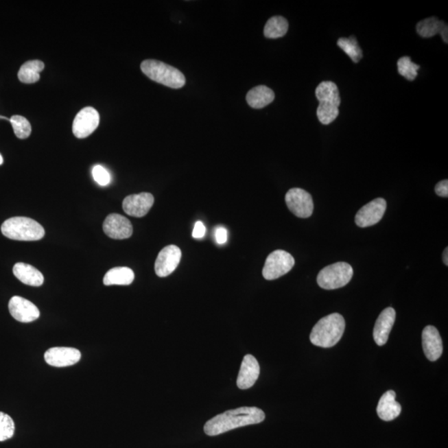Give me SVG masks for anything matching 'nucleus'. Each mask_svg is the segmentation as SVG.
I'll return each mask as SVG.
<instances>
[{
    "mask_svg": "<svg viewBox=\"0 0 448 448\" xmlns=\"http://www.w3.org/2000/svg\"><path fill=\"white\" fill-rule=\"evenodd\" d=\"M15 432L14 420L10 415L0 412V442L13 438Z\"/></svg>",
    "mask_w": 448,
    "mask_h": 448,
    "instance_id": "obj_30",
    "label": "nucleus"
},
{
    "mask_svg": "<svg viewBox=\"0 0 448 448\" xmlns=\"http://www.w3.org/2000/svg\"><path fill=\"white\" fill-rule=\"evenodd\" d=\"M275 93L267 86L261 85L249 91L246 97L248 104L255 109H261L274 101Z\"/></svg>",
    "mask_w": 448,
    "mask_h": 448,
    "instance_id": "obj_20",
    "label": "nucleus"
},
{
    "mask_svg": "<svg viewBox=\"0 0 448 448\" xmlns=\"http://www.w3.org/2000/svg\"><path fill=\"white\" fill-rule=\"evenodd\" d=\"M154 199L152 193H141L126 197L122 208L130 216L141 217L148 214L152 208Z\"/></svg>",
    "mask_w": 448,
    "mask_h": 448,
    "instance_id": "obj_14",
    "label": "nucleus"
},
{
    "mask_svg": "<svg viewBox=\"0 0 448 448\" xmlns=\"http://www.w3.org/2000/svg\"><path fill=\"white\" fill-rule=\"evenodd\" d=\"M443 263L446 266H448V249L446 248L443 252Z\"/></svg>",
    "mask_w": 448,
    "mask_h": 448,
    "instance_id": "obj_36",
    "label": "nucleus"
},
{
    "mask_svg": "<svg viewBox=\"0 0 448 448\" xmlns=\"http://www.w3.org/2000/svg\"><path fill=\"white\" fill-rule=\"evenodd\" d=\"M142 73L152 81L160 84L178 89L185 85V75L180 70L165 62L157 60H145L141 65Z\"/></svg>",
    "mask_w": 448,
    "mask_h": 448,
    "instance_id": "obj_4",
    "label": "nucleus"
},
{
    "mask_svg": "<svg viewBox=\"0 0 448 448\" xmlns=\"http://www.w3.org/2000/svg\"><path fill=\"white\" fill-rule=\"evenodd\" d=\"M264 412L257 407H241L215 416L205 423L204 430L209 436L227 433L236 428L253 425L265 420Z\"/></svg>",
    "mask_w": 448,
    "mask_h": 448,
    "instance_id": "obj_1",
    "label": "nucleus"
},
{
    "mask_svg": "<svg viewBox=\"0 0 448 448\" xmlns=\"http://www.w3.org/2000/svg\"><path fill=\"white\" fill-rule=\"evenodd\" d=\"M45 63L39 60L27 61L23 63L19 71V81L32 84L39 81L40 73L45 69Z\"/></svg>",
    "mask_w": 448,
    "mask_h": 448,
    "instance_id": "obj_23",
    "label": "nucleus"
},
{
    "mask_svg": "<svg viewBox=\"0 0 448 448\" xmlns=\"http://www.w3.org/2000/svg\"><path fill=\"white\" fill-rule=\"evenodd\" d=\"M102 228L106 235L113 239H129L133 233L132 224L130 220L117 213L107 216Z\"/></svg>",
    "mask_w": 448,
    "mask_h": 448,
    "instance_id": "obj_11",
    "label": "nucleus"
},
{
    "mask_svg": "<svg viewBox=\"0 0 448 448\" xmlns=\"http://www.w3.org/2000/svg\"><path fill=\"white\" fill-rule=\"evenodd\" d=\"M424 354L430 362H436L441 357L443 351V340L437 328L427 326L422 334Z\"/></svg>",
    "mask_w": 448,
    "mask_h": 448,
    "instance_id": "obj_16",
    "label": "nucleus"
},
{
    "mask_svg": "<svg viewBox=\"0 0 448 448\" xmlns=\"http://www.w3.org/2000/svg\"><path fill=\"white\" fill-rule=\"evenodd\" d=\"M447 25L445 22L440 21L437 18L431 17L418 22L416 30L422 38H432L440 34V32Z\"/></svg>",
    "mask_w": 448,
    "mask_h": 448,
    "instance_id": "obj_25",
    "label": "nucleus"
},
{
    "mask_svg": "<svg viewBox=\"0 0 448 448\" xmlns=\"http://www.w3.org/2000/svg\"><path fill=\"white\" fill-rule=\"evenodd\" d=\"M9 310L11 316L22 323L33 322L40 316V311L33 303L19 296L12 297L9 303Z\"/></svg>",
    "mask_w": 448,
    "mask_h": 448,
    "instance_id": "obj_12",
    "label": "nucleus"
},
{
    "mask_svg": "<svg viewBox=\"0 0 448 448\" xmlns=\"http://www.w3.org/2000/svg\"><path fill=\"white\" fill-rule=\"evenodd\" d=\"M285 200L289 210L296 217L307 219L312 215L314 204L311 194L306 190L291 189L285 194Z\"/></svg>",
    "mask_w": 448,
    "mask_h": 448,
    "instance_id": "obj_7",
    "label": "nucleus"
},
{
    "mask_svg": "<svg viewBox=\"0 0 448 448\" xmlns=\"http://www.w3.org/2000/svg\"><path fill=\"white\" fill-rule=\"evenodd\" d=\"M396 312L394 308L388 307L384 309L376 320L374 328L375 342L379 346L386 344L390 336V331L395 322Z\"/></svg>",
    "mask_w": 448,
    "mask_h": 448,
    "instance_id": "obj_17",
    "label": "nucleus"
},
{
    "mask_svg": "<svg viewBox=\"0 0 448 448\" xmlns=\"http://www.w3.org/2000/svg\"><path fill=\"white\" fill-rule=\"evenodd\" d=\"M260 375V366L252 355L244 356L237 379V386L240 390H248L255 386Z\"/></svg>",
    "mask_w": 448,
    "mask_h": 448,
    "instance_id": "obj_15",
    "label": "nucleus"
},
{
    "mask_svg": "<svg viewBox=\"0 0 448 448\" xmlns=\"http://www.w3.org/2000/svg\"><path fill=\"white\" fill-rule=\"evenodd\" d=\"M395 398V392L392 390L384 392L382 397L380 398L377 406V414L384 421H392L401 414V405L396 401Z\"/></svg>",
    "mask_w": 448,
    "mask_h": 448,
    "instance_id": "obj_18",
    "label": "nucleus"
},
{
    "mask_svg": "<svg viewBox=\"0 0 448 448\" xmlns=\"http://www.w3.org/2000/svg\"><path fill=\"white\" fill-rule=\"evenodd\" d=\"M81 352L71 347H54L45 355V362L51 366L62 368L73 366L81 359Z\"/></svg>",
    "mask_w": 448,
    "mask_h": 448,
    "instance_id": "obj_13",
    "label": "nucleus"
},
{
    "mask_svg": "<svg viewBox=\"0 0 448 448\" xmlns=\"http://www.w3.org/2000/svg\"><path fill=\"white\" fill-rule=\"evenodd\" d=\"M100 122V116L93 107H85L78 113L74 119L73 132L79 139L86 138L97 130Z\"/></svg>",
    "mask_w": 448,
    "mask_h": 448,
    "instance_id": "obj_8",
    "label": "nucleus"
},
{
    "mask_svg": "<svg viewBox=\"0 0 448 448\" xmlns=\"http://www.w3.org/2000/svg\"><path fill=\"white\" fill-rule=\"evenodd\" d=\"M288 22L281 16H274L266 23L264 35L268 38H279L283 37L288 30Z\"/></svg>",
    "mask_w": 448,
    "mask_h": 448,
    "instance_id": "obj_24",
    "label": "nucleus"
},
{
    "mask_svg": "<svg viewBox=\"0 0 448 448\" xmlns=\"http://www.w3.org/2000/svg\"><path fill=\"white\" fill-rule=\"evenodd\" d=\"M10 123L13 126L15 136L19 139L29 137L32 132V126L25 117L15 115L10 118Z\"/></svg>",
    "mask_w": 448,
    "mask_h": 448,
    "instance_id": "obj_29",
    "label": "nucleus"
},
{
    "mask_svg": "<svg viewBox=\"0 0 448 448\" xmlns=\"http://www.w3.org/2000/svg\"><path fill=\"white\" fill-rule=\"evenodd\" d=\"M340 49L346 53L351 60L355 63L359 62L363 58V51L359 47L358 41L355 36H351L350 38H342L337 42Z\"/></svg>",
    "mask_w": 448,
    "mask_h": 448,
    "instance_id": "obj_26",
    "label": "nucleus"
},
{
    "mask_svg": "<svg viewBox=\"0 0 448 448\" xmlns=\"http://www.w3.org/2000/svg\"><path fill=\"white\" fill-rule=\"evenodd\" d=\"M420 66L412 62L410 57L405 56L399 59V73L408 81H414L418 76V70Z\"/></svg>",
    "mask_w": 448,
    "mask_h": 448,
    "instance_id": "obj_28",
    "label": "nucleus"
},
{
    "mask_svg": "<svg viewBox=\"0 0 448 448\" xmlns=\"http://www.w3.org/2000/svg\"><path fill=\"white\" fill-rule=\"evenodd\" d=\"M448 27L447 25L444 27L443 29L442 30L441 32H440V34H441L443 40L446 43H448Z\"/></svg>",
    "mask_w": 448,
    "mask_h": 448,
    "instance_id": "obj_35",
    "label": "nucleus"
},
{
    "mask_svg": "<svg viewBox=\"0 0 448 448\" xmlns=\"http://www.w3.org/2000/svg\"><path fill=\"white\" fill-rule=\"evenodd\" d=\"M1 232L8 239L17 241H38L45 235L40 224L26 217H14L3 222Z\"/></svg>",
    "mask_w": 448,
    "mask_h": 448,
    "instance_id": "obj_3",
    "label": "nucleus"
},
{
    "mask_svg": "<svg viewBox=\"0 0 448 448\" xmlns=\"http://www.w3.org/2000/svg\"><path fill=\"white\" fill-rule=\"evenodd\" d=\"M206 228L203 223L201 221H198L196 225H194L193 237L194 239H202L205 235Z\"/></svg>",
    "mask_w": 448,
    "mask_h": 448,
    "instance_id": "obj_33",
    "label": "nucleus"
},
{
    "mask_svg": "<svg viewBox=\"0 0 448 448\" xmlns=\"http://www.w3.org/2000/svg\"><path fill=\"white\" fill-rule=\"evenodd\" d=\"M346 321L339 313L327 316L321 318L313 327L311 342L316 346L331 348L335 346L342 338Z\"/></svg>",
    "mask_w": 448,
    "mask_h": 448,
    "instance_id": "obj_2",
    "label": "nucleus"
},
{
    "mask_svg": "<svg viewBox=\"0 0 448 448\" xmlns=\"http://www.w3.org/2000/svg\"><path fill=\"white\" fill-rule=\"evenodd\" d=\"M134 279V274L132 269L119 267L110 269L106 272L103 283L106 285H128L133 283Z\"/></svg>",
    "mask_w": 448,
    "mask_h": 448,
    "instance_id": "obj_22",
    "label": "nucleus"
},
{
    "mask_svg": "<svg viewBox=\"0 0 448 448\" xmlns=\"http://www.w3.org/2000/svg\"><path fill=\"white\" fill-rule=\"evenodd\" d=\"M93 176L95 181L102 186L109 185L112 180L110 173L102 165L94 166Z\"/></svg>",
    "mask_w": 448,
    "mask_h": 448,
    "instance_id": "obj_31",
    "label": "nucleus"
},
{
    "mask_svg": "<svg viewBox=\"0 0 448 448\" xmlns=\"http://www.w3.org/2000/svg\"><path fill=\"white\" fill-rule=\"evenodd\" d=\"M435 192L438 196L447 198L448 196V180L440 181L435 186Z\"/></svg>",
    "mask_w": 448,
    "mask_h": 448,
    "instance_id": "obj_32",
    "label": "nucleus"
},
{
    "mask_svg": "<svg viewBox=\"0 0 448 448\" xmlns=\"http://www.w3.org/2000/svg\"><path fill=\"white\" fill-rule=\"evenodd\" d=\"M340 114L339 107L329 103H319L317 107V118L323 125L331 124L338 117Z\"/></svg>",
    "mask_w": 448,
    "mask_h": 448,
    "instance_id": "obj_27",
    "label": "nucleus"
},
{
    "mask_svg": "<svg viewBox=\"0 0 448 448\" xmlns=\"http://www.w3.org/2000/svg\"><path fill=\"white\" fill-rule=\"evenodd\" d=\"M14 275L23 284L31 287H40L45 283V276L33 266L18 263L14 266Z\"/></svg>",
    "mask_w": 448,
    "mask_h": 448,
    "instance_id": "obj_19",
    "label": "nucleus"
},
{
    "mask_svg": "<svg viewBox=\"0 0 448 448\" xmlns=\"http://www.w3.org/2000/svg\"><path fill=\"white\" fill-rule=\"evenodd\" d=\"M3 156H1V154H0V165L3 164Z\"/></svg>",
    "mask_w": 448,
    "mask_h": 448,
    "instance_id": "obj_37",
    "label": "nucleus"
},
{
    "mask_svg": "<svg viewBox=\"0 0 448 448\" xmlns=\"http://www.w3.org/2000/svg\"><path fill=\"white\" fill-rule=\"evenodd\" d=\"M181 256V250L176 245H169L162 249L154 264L156 275L165 277L172 274L180 264Z\"/></svg>",
    "mask_w": 448,
    "mask_h": 448,
    "instance_id": "obj_10",
    "label": "nucleus"
},
{
    "mask_svg": "<svg viewBox=\"0 0 448 448\" xmlns=\"http://www.w3.org/2000/svg\"><path fill=\"white\" fill-rule=\"evenodd\" d=\"M386 208V201L382 198L370 202L356 213V225L359 228H367L378 224L383 219Z\"/></svg>",
    "mask_w": 448,
    "mask_h": 448,
    "instance_id": "obj_9",
    "label": "nucleus"
},
{
    "mask_svg": "<svg viewBox=\"0 0 448 448\" xmlns=\"http://www.w3.org/2000/svg\"><path fill=\"white\" fill-rule=\"evenodd\" d=\"M215 239L219 244H224L228 239V232L226 228L220 227L216 229Z\"/></svg>",
    "mask_w": 448,
    "mask_h": 448,
    "instance_id": "obj_34",
    "label": "nucleus"
},
{
    "mask_svg": "<svg viewBox=\"0 0 448 448\" xmlns=\"http://www.w3.org/2000/svg\"><path fill=\"white\" fill-rule=\"evenodd\" d=\"M354 271L347 263H336L322 269L317 276V283L325 290H335L350 283Z\"/></svg>",
    "mask_w": 448,
    "mask_h": 448,
    "instance_id": "obj_5",
    "label": "nucleus"
},
{
    "mask_svg": "<svg viewBox=\"0 0 448 448\" xmlns=\"http://www.w3.org/2000/svg\"><path fill=\"white\" fill-rule=\"evenodd\" d=\"M294 265V257L290 253L283 250H276L266 260L263 276L266 280H276L290 272Z\"/></svg>",
    "mask_w": 448,
    "mask_h": 448,
    "instance_id": "obj_6",
    "label": "nucleus"
},
{
    "mask_svg": "<svg viewBox=\"0 0 448 448\" xmlns=\"http://www.w3.org/2000/svg\"><path fill=\"white\" fill-rule=\"evenodd\" d=\"M316 97L320 103H329L338 107L342 102L338 86L330 81L320 83L316 89Z\"/></svg>",
    "mask_w": 448,
    "mask_h": 448,
    "instance_id": "obj_21",
    "label": "nucleus"
}]
</instances>
